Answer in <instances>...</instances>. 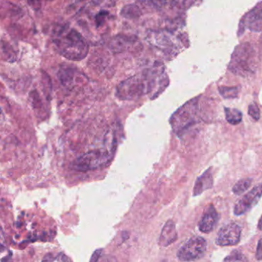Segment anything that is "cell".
I'll return each mask as SVG.
<instances>
[{
	"label": "cell",
	"instance_id": "cell-14",
	"mask_svg": "<svg viewBox=\"0 0 262 262\" xmlns=\"http://www.w3.org/2000/svg\"><path fill=\"white\" fill-rule=\"evenodd\" d=\"M252 181H253L252 178H243L238 181L232 188L234 194L236 195H241L243 193L245 192L252 186Z\"/></svg>",
	"mask_w": 262,
	"mask_h": 262
},
{
	"label": "cell",
	"instance_id": "cell-18",
	"mask_svg": "<svg viewBox=\"0 0 262 262\" xmlns=\"http://www.w3.org/2000/svg\"><path fill=\"white\" fill-rule=\"evenodd\" d=\"M48 1H52V0H28V2L35 9H39L41 7L44 2H48Z\"/></svg>",
	"mask_w": 262,
	"mask_h": 262
},
{
	"label": "cell",
	"instance_id": "cell-10",
	"mask_svg": "<svg viewBox=\"0 0 262 262\" xmlns=\"http://www.w3.org/2000/svg\"><path fill=\"white\" fill-rule=\"evenodd\" d=\"M219 221V214L214 205H210L198 223V228L202 233H210L215 228Z\"/></svg>",
	"mask_w": 262,
	"mask_h": 262
},
{
	"label": "cell",
	"instance_id": "cell-16",
	"mask_svg": "<svg viewBox=\"0 0 262 262\" xmlns=\"http://www.w3.org/2000/svg\"><path fill=\"white\" fill-rule=\"evenodd\" d=\"M224 262H248V259L240 251L235 250L224 259Z\"/></svg>",
	"mask_w": 262,
	"mask_h": 262
},
{
	"label": "cell",
	"instance_id": "cell-8",
	"mask_svg": "<svg viewBox=\"0 0 262 262\" xmlns=\"http://www.w3.org/2000/svg\"><path fill=\"white\" fill-rule=\"evenodd\" d=\"M262 197V183L255 186L251 191L239 200L234 208V214L241 216L246 214L259 203Z\"/></svg>",
	"mask_w": 262,
	"mask_h": 262
},
{
	"label": "cell",
	"instance_id": "cell-9",
	"mask_svg": "<svg viewBox=\"0 0 262 262\" xmlns=\"http://www.w3.org/2000/svg\"><path fill=\"white\" fill-rule=\"evenodd\" d=\"M245 29L262 32V2H259L243 17L239 25L238 36H241Z\"/></svg>",
	"mask_w": 262,
	"mask_h": 262
},
{
	"label": "cell",
	"instance_id": "cell-5",
	"mask_svg": "<svg viewBox=\"0 0 262 262\" xmlns=\"http://www.w3.org/2000/svg\"><path fill=\"white\" fill-rule=\"evenodd\" d=\"M115 151L116 147L93 150L75 159L72 163V166L77 171H86L96 169L109 163Z\"/></svg>",
	"mask_w": 262,
	"mask_h": 262
},
{
	"label": "cell",
	"instance_id": "cell-13",
	"mask_svg": "<svg viewBox=\"0 0 262 262\" xmlns=\"http://www.w3.org/2000/svg\"><path fill=\"white\" fill-rule=\"evenodd\" d=\"M225 119L231 125H238L242 121L243 115L241 111L238 109L225 107Z\"/></svg>",
	"mask_w": 262,
	"mask_h": 262
},
{
	"label": "cell",
	"instance_id": "cell-12",
	"mask_svg": "<svg viewBox=\"0 0 262 262\" xmlns=\"http://www.w3.org/2000/svg\"><path fill=\"white\" fill-rule=\"evenodd\" d=\"M213 175L212 168H208L201 176L198 177L193 189V196H198L213 186Z\"/></svg>",
	"mask_w": 262,
	"mask_h": 262
},
{
	"label": "cell",
	"instance_id": "cell-19",
	"mask_svg": "<svg viewBox=\"0 0 262 262\" xmlns=\"http://www.w3.org/2000/svg\"><path fill=\"white\" fill-rule=\"evenodd\" d=\"M178 5H181L182 7H189L192 5L196 0H175Z\"/></svg>",
	"mask_w": 262,
	"mask_h": 262
},
{
	"label": "cell",
	"instance_id": "cell-17",
	"mask_svg": "<svg viewBox=\"0 0 262 262\" xmlns=\"http://www.w3.org/2000/svg\"><path fill=\"white\" fill-rule=\"evenodd\" d=\"M248 115L255 121L260 119V110L257 104L252 103L248 106Z\"/></svg>",
	"mask_w": 262,
	"mask_h": 262
},
{
	"label": "cell",
	"instance_id": "cell-7",
	"mask_svg": "<svg viewBox=\"0 0 262 262\" xmlns=\"http://www.w3.org/2000/svg\"><path fill=\"white\" fill-rule=\"evenodd\" d=\"M241 227L237 223H229L223 226L215 239L216 244L221 247L234 246L241 240Z\"/></svg>",
	"mask_w": 262,
	"mask_h": 262
},
{
	"label": "cell",
	"instance_id": "cell-6",
	"mask_svg": "<svg viewBox=\"0 0 262 262\" xmlns=\"http://www.w3.org/2000/svg\"><path fill=\"white\" fill-rule=\"evenodd\" d=\"M207 251V241L204 238L194 236L179 248L177 257L181 262H193L202 259Z\"/></svg>",
	"mask_w": 262,
	"mask_h": 262
},
{
	"label": "cell",
	"instance_id": "cell-2",
	"mask_svg": "<svg viewBox=\"0 0 262 262\" xmlns=\"http://www.w3.org/2000/svg\"><path fill=\"white\" fill-rule=\"evenodd\" d=\"M155 72L148 73L141 76H133L121 82L117 88L116 95L121 100H133L143 96L148 93H153V98L158 96L164 91L160 86H157Z\"/></svg>",
	"mask_w": 262,
	"mask_h": 262
},
{
	"label": "cell",
	"instance_id": "cell-1",
	"mask_svg": "<svg viewBox=\"0 0 262 262\" xmlns=\"http://www.w3.org/2000/svg\"><path fill=\"white\" fill-rule=\"evenodd\" d=\"M53 41L61 55L70 60H82L89 52L87 42L75 29L62 27L55 32Z\"/></svg>",
	"mask_w": 262,
	"mask_h": 262
},
{
	"label": "cell",
	"instance_id": "cell-11",
	"mask_svg": "<svg viewBox=\"0 0 262 262\" xmlns=\"http://www.w3.org/2000/svg\"><path fill=\"white\" fill-rule=\"evenodd\" d=\"M177 238H178V234L175 222L171 220H168L161 232L159 240V244L161 246L168 247L170 244L175 242Z\"/></svg>",
	"mask_w": 262,
	"mask_h": 262
},
{
	"label": "cell",
	"instance_id": "cell-4",
	"mask_svg": "<svg viewBox=\"0 0 262 262\" xmlns=\"http://www.w3.org/2000/svg\"><path fill=\"white\" fill-rule=\"evenodd\" d=\"M255 52L252 45L241 43L234 50L228 69L236 75L248 77L255 73Z\"/></svg>",
	"mask_w": 262,
	"mask_h": 262
},
{
	"label": "cell",
	"instance_id": "cell-15",
	"mask_svg": "<svg viewBox=\"0 0 262 262\" xmlns=\"http://www.w3.org/2000/svg\"><path fill=\"white\" fill-rule=\"evenodd\" d=\"M218 91L221 96L225 98H235L238 96L239 93L238 87H227L221 86L218 88Z\"/></svg>",
	"mask_w": 262,
	"mask_h": 262
},
{
	"label": "cell",
	"instance_id": "cell-21",
	"mask_svg": "<svg viewBox=\"0 0 262 262\" xmlns=\"http://www.w3.org/2000/svg\"><path fill=\"white\" fill-rule=\"evenodd\" d=\"M258 228H259V230L262 231V216L261 217L260 220H259Z\"/></svg>",
	"mask_w": 262,
	"mask_h": 262
},
{
	"label": "cell",
	"instance_id": "cell-3",
	"mask_svg": "<svg viewBox=\"0 0 262 262\" xmlns=\"http://www.w3.org/2000/svg\"><path fill=\"white\" fill-rule=\"evenodd\" d=\"M198 98L199 97H197L186 102L170 118L172 130L179 137H182L188 129L200 121Z\"/></svg>",
	"mask_w": 262,
	"mask_h": 262
},
{
	"label": "cell",
	"instance_id": "cell-20",
	"mask_svg": "<svg viewBox=\"0 0 262 262\" xmlns=\"http://www.w3.org/2000/svg\"><path fill=\"white\" fill-rule=\"evenodd\" d=\"M255 257L258 261L262 260V238L260 239L258 243L257 250H256V254H255Z\"/></svg>",
	"mask_w": 262,
	"mask_h": 262
}]
</instances>
